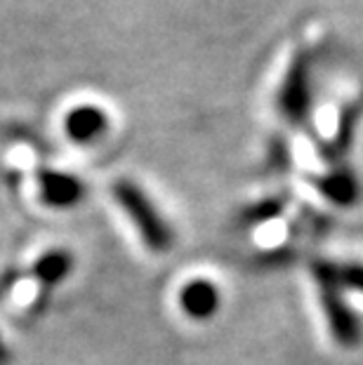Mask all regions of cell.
I'll list each match as a JSON object with an SVG mask.
<instances>
[{
    "mask_svg": "<svg viewBox=\"0 0 363 365\" xmlns=\"http://www.w3.org/2000/svg\"><path fill=\"white\" fill-rule=\"evenodd\" d=\"M113 196L118 200V205L126 210L135 229L140 231L146 247H151L153 252H165L173 247V231H170L163 215L158 212L156 205L151 203L140 186L128 180H121L113 184Z\"/></svg>",
    "mask_w": 363,
    "mask_h": 365,
    "instance_id": "6da1fadb",
    "label": "cell"
},
{
    "mask_svg": "<svg viewBox=\"0 0 363 365\" xmlns=\"http://www.w3.org/2000/svg\"><path fill=\"white\" fill-rule=\"evenodd\" d=\"M316 283H319V294H321V304L326 312V321L330 325V332L342 346H354L361 341V323L357 314L352 312L349 304L342 297V283H339L337 267L333 264H316L314 267Z\"/></svg>",
    "mask_w": 363,
    "mask_h": 365,
    "instance_id": "7a4b0ae2",
    "label": "cell"
},
{
    "mask_svg": "<svg viewBox=\"0 0 363 365\" xmlns=\"http://www.w3.org/2000/svg\"><path fill=\"white\" fill-rule=\"evenodd\" d=\"M279 106L288 120L300 123L307 118L309 106H312V90H309V66L305 57H295L288 73H285L279 95Z\"/></svg>",
    "mask_w": 363,
    "mask_h": 365,
    "instance_id": "3957f363",
    "label": "cell"
},
{
    "mask_svg": "<svg viewBox=\"0 0 363 365\" xmlns=\"http://www.w3.org/2000/svg\"><path fill=\"white\" fill-rule=\"evenodd\" d=\"M38 189L45 205L50 207H73L85 196V186L73 175L43 170L38 173Z\"/></svg>",
    "mask_w": 363,
    "mask_h": 365,
    "instance_id": "277c9868",
    "label": "cell"
},
{
    "mask_svg": "<svg viewBox=\"0 0 363 365\" xmlns=\"http://www.w3.org/2000/svg\"><path fill=\"white\" fill-rule=\"evenodd\" d=\"M109 128V118L99 106L85 104V106H76L73 111L66 113L64 118V130L66 135L78 144H90L99 139Z\"/></svg>",
    "mask_w": 363,
    "mask_h": 365,
    "instance_id": "5b68a950",
    "label": "cell"
},
{
    "mask_svg": "<svg viewBox=\"0 0 363 365\" xmlns=\"http://www.w3.org/2000/svg\"><path fill=\"white\" fill-rule=\"evenodd\" d=\"M180 307L184 309V314L189 318L208 321V318L220 309L218 285H213L210 281H203V278L187 283L180 292Z\"/></svg>",
    "mask_w": 363,
    "mask_h": 365,
    "instance_id": "8992f818",
    "label": "cell"
},
{
    "mask_svg": "<svg viewBox=\"0 0 363 365\" xmlns=\"http://www.w3.org/2000/svg\"><path fill=\"white\" fill-rule=\"evenodd\" d=\"M314 186L321 191V196L333 200L335 205H354L359 198V182L347 170L319 177V180H314Z\"/></svg>",
    "mask_w": 363,
    "mask_h": 365,
    "instance_id": "52a82bcc",
    "label": "cell"
},
{
    "mask_svg": "<svg viewBox=\"0 0 363 365\" xmlns=\"http://www.w3.org/2000/svg\"><path fill=\"white\" fill-rule=\"evenodd\" d=\"M71 267H73V257L66 250H52L36 262L34 274L38 281H43L45 285H55L61 278H66Z\"/></svg>",
    "mask_w": 363,
    "mask_h": 365,
    "instance_id": "ba28073f",
    "label": "cell"
},
{
    "mask_svg": "<svg viewBox=\"0 0 363 365\" xmlns=\"http://www.w3.org/2000/svg\"><path fill=\"white\" fill-rule=\"evenodd\" d=\"M337 274H339V283L342 285L363 292V267L361 264H347V267H339Z\"/></svg>",
    "mask_w": 363,
    "mask_h": 365,
    "instance_id": "9c48e42d",
    "label": "cell"
},
{
    "mask_svg": "<svg viewBox=\"0 0 363 365\" xmlns=\"http://www.w3.org/2000/svg\"><path fill=\"white\" fill-rule=\"evenodd\" d=\"M281 210V205L276 203V200H267L265 205H262L260 210H250V217L252 220H260V217H272V215H276Z\"/></svg>",
    "mask_w": 363,
    "mask_h": 365,
    "instance_id": "30bf717a",
    "label": "cell"
},
{
    "mask_svg": "<svg viewBox=\"0 0 363 365\" xmlns=\"http://www.w3.org/2000/svg\"><path fill=\"white\" fill-rule=\"evenodd\" d=\"M7 359V354H5V346H3V341H0V363H5Z\"/></svg>",
    "mask_w": 363,
    "mask_h": 365,
    "instance_id": "8fae6325",
    "label": "cell"
}]
</instances>
